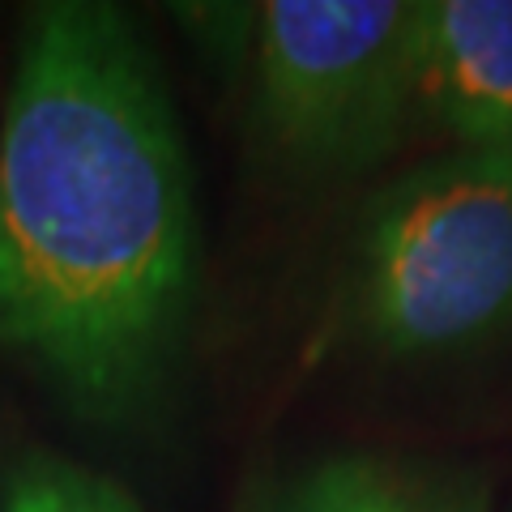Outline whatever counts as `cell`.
Wrapping results in <instances>:
<instances>
[{
  "mask_svg": "<svg viewBox=\"0 0 512 512\" xmlns=\"http://www.w3.org/2000/svg\"><path fill=\"white\" fill-rule=\"evenodd\" d=\"M269 508V495H252V500L244 504V512H265Z\"/></svg>",
  "mask_w": 512,
  "mask_h": 512,
  "instance_id": "7",
  "label": "cell"
},
{
  "mask_svg": "<svg viewBox=\"0 0 512 512\" xmlns=\"http://www.w3.org/2000/svg\"><path fill=\"white\" fill-rule=\"evenodd\" d=\"M419 116L457 150H512V0H419Z\"/></svg>",
  "mask_w": 512,
  "mask_h": 512,
  "instance_id": "4",
  "label": "cell"
},
{
  "mask_svg": "<svg viewBox=\"0 0 512 512\" xmlns=\"http://www.w3.org/2000/svg\"><path fill=\"white\" fill-rule=\"evenodd\" d=\"M0 512H146L120 483L56 453H26L0 478Z\"/></svg>",
  "mask_w": 512,
  "mask_h": 512,
  "instance_id": "6",
  "label": "cell"
},
{
  "mask_svg": "<svg viewBox=\"0 0 512 512\" xmlns=\"http://www.w3.org/2000/svg\"><path fill=\"white\" fill-rule=\"evenodd\" d=\"M192 299V167L150 47L116 5H35L0 111V350L77 419L133 427Z\"/></svg>",
  "mask_w": 512,
  "mask_h": 512,
  "instance_id": "1",
  "label": "cell"
},
{
  "mask_svg": "<svg viewBox=\"0 0 512 512\" xmlns=\"http://www.w3.org/2000/svg\"><path fill=\"white\" fill-rule=\"evenodd\" d=\"M265 512H487L474 474L384 453H338L269 491Z\"/></svg>",
  "mask_w": 512,
  "mask_h": 512,
  "instance_id": "5",
  "label": "cell"
},
{
  "mask_svg": "<svg viewBox=\"0 0 512 512\" xmlns=\"http://www.w3.org/2000/svg\"><path fill=\"white\" fill-rule=\"evenodd\" d=\"M350 325L384 359H440L512 329V150H457L367 205Z\"/></svg>",
  "mask_w": 512,
  "mask_h": 512,
  "instance_id": "2",
  "label": "cell"
},
{
  "mask_svg": "<svg viewBox=\"0 0 512 512\" xmlns=\"http://www.w3.org/2000/svg\"><path fill=\"white\" fill-rule=\"evenodd\" d=\"M419 116V0H269L248 18V124L282 171L363 175Z\"/></svg>",
  "mask_w": 512,
  "mask_h": 512,
  "instance_id": "3",
  "label": "cell"
}]
</instances>
